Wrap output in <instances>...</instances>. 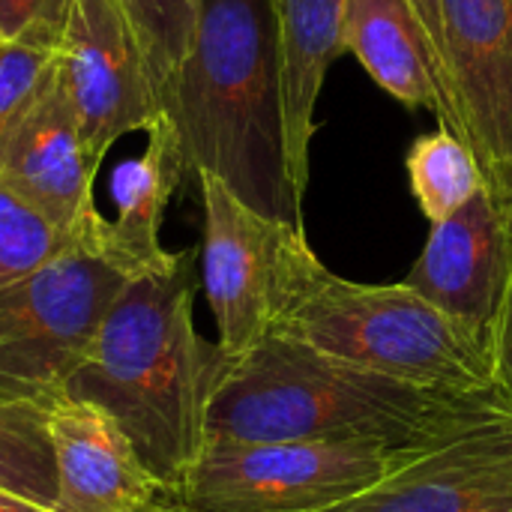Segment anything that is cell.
<instances>
[{
	"mask_svg": "<svg viewBox=\"0 0 512 512\" xmlns=\"http://www.w3.org/2000/svg\"><path fill=\"white\" fill-rule=\"evenodd\" d=\"M498 414H510L498 390L423 387L270 333L228 363L210 402L207 444H378L417 453Z\"/></svg>",
	"mask_w": 512,
	"mask_h": 512,
	"instance_id": "6da1fadb",
	"label": "cell"
},
{
	"mask_svg": "<svg viewBox=\"0 0 512 512\" xmlns=\"http://www.w3.org/2000/svg\"><path fill=\"white\" fill-rule=\"evenodd\" d=\"M231 357L195 327V252L132 276L63 396L108 411L171 492L207 447L210 402Z\"/></svg>",
	"mask_w": 512,
	"mask_h": 512,
	"instance_id": "7a4b0ae2",
	"label": "cell"
},
{
	"mask_svg": "<svg viewBox=\"0 0 512 512\" xmlns=\"http://www.w3.org/2000/svg\"><path fill=\"white\" fill-rule=\"evenodd\" d=\"M162 105L192 174H213L258 213L303 228L270 0H201L192 51L165 84Z\"/></svg>",
	"mask_w": 512,
	"mask_h": 512,
	"instance_id": "3957f363",
	"label": "cell"
},
{
	"mask_svg": "<svg viewBox=\"0 0 512 512\" xmlns=\"http://www.w3.org/2000/svg\"><path fill=\"white\" fill-rule=\"evenodd\" d=\"M270 333L387 378L459 393L495 390L489 336L453 321L408 282L336 276L312 252L306 228L288 237Z\"/></svg>",
	"mask_w": 512,
	"mask_h": 512,
	"instance_id": "277c9868",
	"label": "cell"
},
{
	"mask_svg": "<svg viewBox=\"0 0 512 512\" xmlns=\"http://www.w3.org/2000/svg\"><path fill=\"white\" fill-rule=\"evenodd\" d=\"M129 276L81 246L0 285V399L48 408L84 363Z\"/></svg>",
	"mask_w": 512,
	"mask_h": 512,
	"instance_id": "5b68a950",
	"label": "cell"
},
{
	"mask_svg": "<svg viewBox=\"0 0 512 512\" xmlns=\"http://www.w3.org/2000/svg\"><path fill=\"white\" fill-rule=\"evenodd\" d=\"M408 456L378 444L213 441L186 471L177 501L186 512H333Z\"/></svg>",
	"mask_w": 512,
	"mask_h": 512,
	"instance_id": "8992f818",
	"label": "cell"
},
{
	"mask_svg": "<svg viewBox=\"0 0 512 512\" xmlns=\"http://www.w3.org/2000/svg\"><path fill=\"white\" fill-rule=\"evenodd\" d=\"M57 78L72 102L93 168L162 114V87L123 0H72L57 45Z\"/></svg>",
	"mask_w": 512,
	"mask_h": 512,
	"instance_id": "52a82bcc",
	"label": "cell"
},
{
	"mask_svg": "<svg viewBox=\"0 0 512 512\" xmlns=\"http://www.w3.org/2000/svg\"><path fill=\"white\" fill-rule=\"evenodd\" d=\"M195 177L204 207L201 288L216 318V345L234 360L273 330L285 246L297 225L258 213L213 174Z\"/></svg>",
	"mask_w": 512,
	"mask_h": 512,
	"instance_id": "ba28073f",
	"label": "cell"
},
{
	"mask_svg": "<svg viewBox=\"0 0 512 512\" xmlns=\"http://www.w3.org/2000/svg\"><path fill=\"white\" fill-rule=\"evenodd\" d=\"M441 15L468 144L512 219V0H441Z\"/></svg>",
	"mask_w": 512,
	"mask_h": 512,
	"instance_id": "9c48e42d",
	"label": "cell"
},
{
	"mask_svg": "<svg viewBox=\"0 0 512 512\" xmlns=\"http://www.w3.org/2000/svg\"><path fill=\"white\" fill-rule=\"evenodd\" d=\"M333 512H512V414L408 456Z\"/></svg>",
	"mask_w": 512,
	"mask_h": 512,
	"instance_id": "30bf717a",
	"label": "cell"
},
{
	"mask_svg": "<svg viewBox=\"0 0 512 512\" xmlns=\"http://www.w3.org/2000/svg\"><path fill=\"white\" fill-rule=\"evenodd\" d=\"M96 177L72 102L57 78L39 93L27 114L0 144V180L60 231L96 249Z\"/></svg>",
	"mask_w": 512,
	"mask_h": 512,
	"instance_id": "8fae6325",
	"label": "cell"
},
{
	"mask_svg": "<svg viewBox=\"0 0 512 512\" xmlns=\"http://www.w3.org/2000/svg\"><path fill=\"white\" fill-rule=\"evenodd\" d=\"M512 273V219L489 189L444 222L408 273V285L474 333L489 336Z\"/></svg>",
	"mask_w": 512,
	"mask_h": 512,
	"instance_id": "7c38bea8",
	"label": "cell"
},
{
	"mask_svg": "<svg viewBox=\"0 0 512 512\" xmlns=\"http://www.w3.org/2000/svg\"><path fill=\"white\" fill-rule=\"evenodd\" d=\"M45 423L57 471V512H138L171 495L99 405L60 396L45 408Z\"/></svg>",
	"mask_w": 512,
	"mask_h": 512,
	"instance_id": "4fadbf2b",
	"label": "cell"
},
{
	"mask_svg": "<svg viewBox=\"0 0 512 512\" xmlns=\"http://www.w3.org/2000/svg\"><path fill=\"white\" fill-rule=\"evenodd\" d=\"M144 138L147 144L138 153L117 162L108 180L111 213L99 210L96 222V252L129 279L177 261L180 252L162 246V222L183 174L189 171L168 114H162Z\"/></svg>",
	"mask_w": 512,
	"mask_h": 512,
	"instance_id": "5bb4252c",
	"label": "cell"
},
{
	"mask_svg": "<svg viewBox=\"0 0 512 512\" xmlns=\"http://www.w3.org/2000/svg\"><path fill=\"white\" fill-rule=\"evenodd\" d=\"M345 12L348 0H270L285 114V153L300 198H306L309 186L318 96L330 66L345 54Z\"/></svg>",
	"mask_w": 512,
	"mask_h": 512,
	"instance_id": "9a60e30c",
	"label": "cell"
},
{
	"mask_svg": "<svg viewBox=\"0 0 512 512\" xmlns=\"http://www.w3.org/2000/svg\"><path fill=\"white\" fill-rule=\"evenodd\" d=\"M342 45L396 102L432 111L444 129L468 141L432 45L408 0H348Z\"/></svg>",
	"mask_w": 512,
	"mask_h": 512,
	"instance_id": "2e32d148",
	"label": "cell"
},
{
	"mask_svg": "<svg viewBox=\"0 0 512 512\" xmlns=\"http://www.w3.org/2000/svg\"><path fill=\"white\" fill-rule=\"evenodd\" d=\"M405 171L411 195L429 225L444 222L486 189V177L474 147L444 126L420 135L411 144L405 156Z\"/></svg>",
	"mask_w": 512,
	"mask_h": 512,
	"instance_id": "e0dca14e",
	"label": "cell"
},
{
	"mask_svg": "<svg viewBox=\"0 0 512 512\" xmlns=\"http://www.w3.org/2000/svg\"><path fill=\"white\" fill-rule=\"evenodd\" d=\"M0 486L57 510V471L45 408L0 399Z\"/></svg>",
	"mask_w": 512,
	"mask_h": 512,
	"instance_id": "ac0fdd59",
	"label": "cell"
},
{
	"mask_svg": "<svg viewBox=\"0 0 512 512\" xmlns=\"http://www.w3.org/2000/svg\"><path fill=\"white\" fill-rule=\"evenodd\" d=\"M81 246V240L60 231L48 216H42L0 180V285L24 279L48 261Z\"/></svg>",
	"mask_w": 512,
	"mask_h": 512,
	"instance_id": "d6986e66",
	"label": "cell"
},
{
	"mask_svg": "<svg viewBox=\"0 0 512 512\" xmlns=\"http://www.w3.org/2000/svg\"><path fill=\"white\" fill-rule=\"evenodd\" d=\"M123 6L144 39L159 87L165 90L192 51L201 0H123Z\"/></svg>",
	"mask_w": 512,
	"mask_h": 512,
	"instance_id": "ffe728a7",
	"label": "cell"
},
{
	"mask_svg": "<svg viewBox=\"0 0 512 512\" xmlns=\"http://www.w3.org/2000/svg\"><path fill=\"white\" fill-rule=\"evenodd\" d=\"M57 69V45L39 39L0 42V144L39 99Z\"/></svg>",
	"mask_w": 512,
	"mask_h": 512,
	"instance_id": "44dd1931",
	"label": "cell"
},
{
	"mask_svg": "<svg viewBox=\"0 0 512 512\" xmlns=\"http://www.w3.org/2000/svg\"><path fill=\"white\" fill-rule=\"evenodd\" d=\"M72 0H0V42L39 39L60 45Z\"/></svg>",
	"mask_w": 512,
	"mask_h": 512,
	"instance_id": "7402d4cb",
	"label": "cell"
},
{
	"mask_svg": "<svg viewBox=\"0 0 512 512\" xmlns=\"http://www.w3.org/2000/svg\"><path fill=\"white\" fill-rule=\"evenodd\" d=\"M489 348H492V372H495V390L501 393L507 411L512 414V273L507 294L501 300V309L489 327Z\"/></svg>",
	"mask_w": 512,
	"mask_h": 512,
	"instance_id": "603a6c76",
	"label": "cell"
},
{
	"mask_svg": "<svg viewBox=\"0 0 512 512\" xmlns=\"http://www.w3.org/2000/svg\"><path fill=\"white\" fill-rule=\"evenodd\" d=\"M408 3H411V9H414V15H417V21H420L423 33H426L429 45H432V54H435L438 69H441V78H444V84H447V90H450V96H453V81H450V66H447V42H444L441 0H408ZM453 102H456V96H453ZM456 111H459V105H456ZM459 117H462V114H459ZM465 138H468V135H465Z\"/></svg>",
	"mask_w": 512,
	"mask_h": 512,
	"instance_id": "cb8c5ba5",
	"label": "cell"
},
{
	"mask_svg": "<svg viewBox=\"0 0 512 512\" xmlns=\"http://www.w3.org/2000/svg\"><path fill=\"white\" fill-rule=\"evenodd\" d=\"M0 512H57V510L39 507V504H33V501H27V498H21V495H15V492H9V489H3V486H0Z\"/></svg>",
	"mask_w": 512,
	"mask_h": 512,
	"instance_id": "d4e9b609",
	"label": "cell"
},
{
	"mask_svg": "<svg viewBox=\"0 0 512 512\" xmlns=\"http://www.w3.org/2000/svg\"><path fill=\"white\" fill-rule=\"evenodd\" d=\"M138 512H186L180 507V501H177V492H171V495H165V498H159V501H153L150 507H144V510Z\"/></svg>",
	"mask_w": 512,
	"mask_h": 512,
	"instance_id": "484cf974",
	"label": "cell"
}]
</instances>
